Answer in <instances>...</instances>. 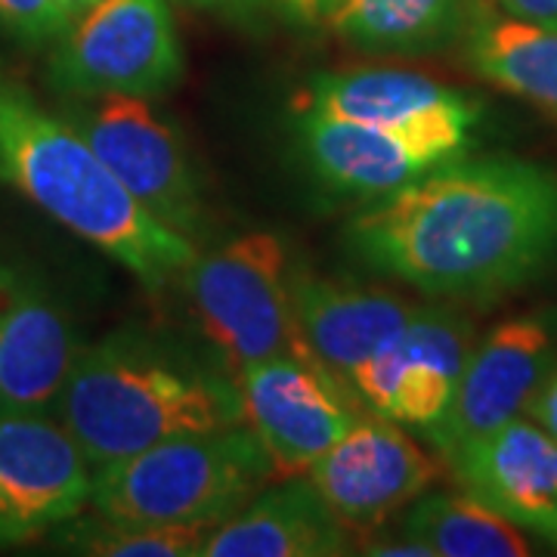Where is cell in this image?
<instances>
[{
  "mask_svg": "<svg viewBox=\"0 0 557 557\" xmlns=\"http://www.w3.org/2000/svg\"><path fill=\"white\" fill-rule=\"evenodd\" d=\"M295 139L304 161L325 186L372 201L387 199L418 177L461 159L434 139L313 112L295 115Z\"/></svg>",
  "mask_w": 557,
  "mask_h": 557,
  "instance_id": "9a60e30c",
  "label": "cell"
},
{
  "mask_svg": "<svg viewBox=\"0 0 557 557\" xmlns=\"http://www.w3.org/2000/svg\"><path fill=\"white\" fill-rule=\"evenodd\" d=\"M183 3L230 22H255L270 7V0H183Z\"/></svg>",
  "mask_w": 557,
  "mask_h": 557,
  "instance_id": "484cf974",
  "label": "cell"
},
{
  "mask_svg": "<svg viewBox=\"0 0 557 557\" xmlns=\"http://www.w3.org/2000/svg\"><path fill=\"white\" fill-rule=\"evenodd\" d=\"M295 109L434 139L458 156H465L480 119V106L471 97L403 69L319 72L304 84Z\"/></svg>",
  "mask_w": 557,
  "mask_h": 557,
  "instance_id": "8fae6325",
  "label": "cell"
},
{
  "mask_svg": "<svg viewBox=\"0 0 557 557\" xmlns=\"http://www.w3.org/2000/svg\"><path fill=\"white\" fill-rule=\"evenodd\" d=\"M347 245L424 295L496 298L557 258V171L508 156L449 161L357 214Z\"/></svg>",
  "mask_w": 557,
  "mask_h": 557,
  "instance_id": "6da1fadb",
  "label": "cell"
},
{
  "mask_svg": "<svg viewBox=\"0 0 557 557\" xmlns=\"http://www.w3.org/2000/svg\"><path fill=\"white\" fill-rule=\"evenodd\" d=\"M69 100L62 119L94 146L121 186L174 233L199 236L205 201L177 127L146 97L102 94Z\"/></svg>",
  "mask_w": 557,
  "mask_h": 557,
  "instance_id": "52a82bcc",
  "label": "cell"
},
{
  "mask_svg": "<svg viewBox=\"0 0 557 557\" xmlns=\"http://www.w3.org/2000/svg\"><path fill=\"white\" fill-rule=\"evenodd\" d=\"M474 350V329L449 307H416L406 325L350 375V391L375 416L431 437L456 397Z\"/></svg>",
  "mask_w": 557,
  "mask_h": 557,
  "instance_id": "ba28073f",
  "label": "cell"
},
{
  "mask_svg": "<svg viewBox=\"0 0 557 557\" xmlns=\"http://www.w3.org/2000/svg\"><path fill=\"white\" fill-rule=\"evenodd\" d=\"M366 555H379V557H434V552L424 545V542H418V539L406 536L403 539H381V542H372L369 548H366Z\"/></svg>",
  "mask_w": 557,
  "mask_h": 557,
  "instance_id": "83f0119b",
  "label": "cell"
},
{
  "mask_svg": "<svg viewBox=\"0 0 557 557\" xmlns=\"http://www.w3.org/2000/svg\"><path fill=\"white\" fill-rule=\"evenodd\" d=\"M304 474L350 533H369L434 483L437 461L403 424L372 412L359 416Z\"/></svg>",
  "mask_w": 557,
  "mask_h": 557,
  "instance_id": "30bf717a",
  "label": "cell"
},
{
  "mask_svg": "<svg viewBox=\"0 0 557 557\" xmlns=\"http://www.w3.org/2000/svg\"><path fill=\"white\" fill-rule=\"evenodd\" d=\"M273 465L242 421L161 440L94 471L90 502L115 523L218 527L267 486Z\"/></svg>",
  "mask_w": 557,
  "mask_h": 557,
  "instance_id": "277c9868",
  "label": "cell"
},
{
  "mask_svg": "<svg viewBox=\"0 0 557 557\" xmlns=\"http://www.w3.org/2000/svg\"><path fill=\"white\" fill-rule=\"evenodd\" d=\"M62 3H65V7H69L75 16H78V13H84V10H87V7H94L97 0H62Z\"/></svg>",
  "mask_w": 557,
  "mask_h": 557,
  "instance_id": "f1b7e54d",
  "label": "cell"
},
{
  "mask_svg": "<svg viewBox=\"0 0 557 557\" xmlns=\"http://www.w3.org/2000/svg\"><path fill=\"white\" fill-rule=\"evenodd\" d=\"M0 180L161 292L196 260L193 239L139 205L94 146L22 87L0 81Z\"/></svg>",
  "mask_w": 557,
  "mask_h": 557,
  "instance_id": "3957f363",
  "label": "cell"
},
{
  "mask_svg": "<svg viewBox=\"0 0 557 557\" xmlns=\"http://www.w3.org/2000/svg\"><path fill=\"white\" fill-rule=\"evenodd\" d=\"M53 409L94 471L161 440L242 424L230 372L134 329L81 347Z\"/></svg>",
  "mask_w": 557,
  "mask_h": 557,
  "instance_id": "7a4b0ae2",
  "label": "cell"
},
{
  "mask_svg": "<svg viewBox=\"0 0 557 557\" xmlns=\"http://www.w3.org/2000/svg\"><path fill=\"white\" fill-rule=\"evenodd\" d=\"M183 282L201 335L233 379L255 362L285 354L313 359L300 338L288 255L276 236L248 233L196 255Z\"/></svg>",
  "mask_w": 557,
  "mask_h": 557,
  "instance_id": "5b68a950",
  "label": "cell"
},
{
  "mask_svg": "<svg viewBox=\"0 0 557 557\" xmlns=\"http://www.w3.org/2000/svg\"><path fill=\"white\" fill-rule=\"evenodd\" d=\"M527 416H530V421H536L548 437L557 440V375L542 381V387L533 394L530 406H527Z\"/></svg>",
  "mask_w": 557,
  "mask_h": 557,
  "instance_id": "4316f807",
  "label": "cell"
},
{
  "mask_svg": "<svg viewBox=\"0 0 557 557\" xmlns=\"http://www.w3.org/2000/svg\"><path fill=\"white\" fill-rule=\"evenodd\" d=\"M483 0H341L332 28L369 57H431L465 44Z\"/></svg>",
  "mask_w": 557,
  "mask_h": 557,
  "instance_id": "d6986e66",
  "label": "cell"
},
{
  "mask_svg": "<svg viewBox=\"0 0 557 557\" xmlns=\"http://www.w3.org/2000/svg\"><path fill=\"white\" fill-rule=\"evenodd\" d=\"M292 307L300 338L319 366L350 387V375L406 325L416 307L387 292L344 285L332 278L295 273Z\"/></svg>",
  "mask_w": 557,
  "mask_h": 557,
  "instance_id": "e0dca14e",
  "label": "cell"
},
{
  "mask_svg": "<svg viewBox=\"0 0 557 557\" xmlns=\"http://www.w3.org/2000/svg\"><path fill=\"white\" fill-rule=\"evenodd\" d=\"M461 47L480 78L536 106L557 124V28L511 20L483 0Z\"/></svg>",
  "mask_w": 557,
  "mask_h": 557,
  "instance_id": "ffe728a7",
  "label": "cell"
},
{
  "mask_svg": "<svg viewBox=\"0 0 557 557\" xmlns=\"http://www.w3.org/2000/svg\"><path fill=\"white\" fill-rule=\"evenodd\" d=\"M94 468L47 416H0V545L60 530L90 502Z\"/></svg>",
  "mask_w": 557,
  "mask_h": 557,
  "instance_id": "7c38bea8",
  "label": "cell"
},
{
  "mask_svg": "<svg viewBox=\"0 0 557 557\" xmlns=\"http://www.w3.org/2000/svg\"><path fill=\"white\" fill-rule=\"evenodd\" d=\"M341 0H270V7L276 10L282 20L295 28H319L332 20V13L338 10Z\"/></svg>",
  "mask_w": 557,
  "mask_h": 557,
  "instance_id": "cb8c5ba5",
  "label": "cell"
},
{
  "mask_svg": "<svg viewBox=\"0 0 557 557\" xmlns=\"http://www.w3.org/2000/svg\"><path fill=\"white\" fill-rule=\"evenodd\" d=\"M214 527L199 523H115L81 520L69 536L84 555L100 557H199L205 539Z\"/></svg>",
  "mask_w": 557,
  "mask_h": 557,
  "instance_id": "7402d4cb",
  "label": "cell"
},
{
  "mask_svg": "<svg viewBox=\"0 0 557 557\" xmlns=\"http://www.w3.org/2000/svg\"><path fill=\"white\" fill-rule=\"evenodd\" d=\"M449 465L468 496L557 548V440L536 421L518 416Z\"/></svg>",
  "mask_w": 557,
  "mask_h": 557,
  "instance_id": "2e32d148",
  "label": "cell"
},
{
  "mask_svg": "<svg viewBox=\"0 0 557 557\" xmlns=\"http://www.w3.org/2000/svg\"><path fill=\"white\" fill-rule=\"evenodd\" d=\"M350 530L307 478L260 490L218 523L199 557H335L347 555Z\"/></svg>",
  "mask_w": 557,
  "mask_h": 557,
  "instance_id": "ac0fdd59",
  "label": "cell"
},
{
  "mask_svg": "<svg viewBox=\"0 0 557 557\" xmlns=\"http://www.w3.org/2000/svg\"><path fill=\"white\" fill-rule=\"evenodd\" d=\"M78 350L50 288L0 258V416H47Z\"/></svg>",
  "mask_w": 557,
  "mask_h": 557,
  "instance_id": "5bb4252c",
  "label": "cell"
},
{
  "mask_svg": "<svg viewBox=\"0 0 557 557\" xmlns=\"http://www.w3.org/2000/svg\"><path fill=\"white\" fill-rule=\"evenodd\" d=\"M406 536L424 542L434 557H527L530 545L508 518L474 496H418L403 520Z\"/></svg>",
  "mask_w": 557,
  "mask_h": 557,
  "instance_id": "44dd1931",
  "label": "cell"
},
{
  "mask_svg": "<svg viewBox=\"0 0 557 557\" xmlns=\"http://www.w3.org/2000/svg\"><path fill=\"white\" fill-rule=\"evenodd\" d=\"M552 366V332L542 317L496 325L471 350L456 397L431 443L446 461L527 412Z\"/></svg>",
  "mask_w": 557,
  "mask_h": 557,
  "instance_id": "4fadbf2b",
  "label": "cell"
},
{
  "mask_svg": "<svg viewBox=\"0 0 557 557\" xmlns=\"http://www.w3.org/2000/svg\"><path fill=\"white\" fill-rule=\"evenodd\" d=\"M183 81L168 0H97L75 16L50 60L62 97H161Z\"/></svg>",
  "mask_w": 557,
  "mask_h": 557,
  "instance_id": "8992f818",
  "label": "cell"
},
{
  "mask_svg": "<svg viewBox=\"0 0 557 557\" xmlns=\"http://www.w3.org/2000/svg\"><path fill=\"white\" fill-rule=\"evenodd\" d=\"M236 387L242 421L282 474L307 471L359 418L357 394L313 359L288 354L263 359L242 369Z\"/></svg>",
  "mask_w": 557,
  "mask_h": 557,
  "instance_id": "9c48e42d",
  "label": "cell"
},
{
  "mask_svg": "<svg viewBox=\"0 0 557 557\" xmlns=\"http://www.w3.org/2000/svg\"><path fill=\"white\" fill-rule=\"evenodd\" d=\"M75 13L62 0H0V25L25 44L60 40Z\"/></svg>",
  "mask_w": 557,
  "mask_h": 557,
  "instance_id": "603a6c76",
  "label": "cell"
},
{
  "mask_svg": "<svg viewBox=\"0 0 557 557\" xmlns=\"http://www.w3.org/2000/svg\"><path fill=\"white\" fill-rule=\"evenodd\" d=\"M490 3L511 20L557 28V0H490Z\"/></svg>",
  "mask_w": 557,
  "mask_h": 557,
  "instance_id": "d4e9b609",
  "label": "cell"
}]
</instances>
